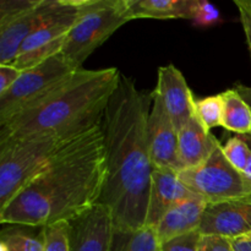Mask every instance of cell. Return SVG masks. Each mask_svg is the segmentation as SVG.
I'll return each mask as SVG.
<instances>
[{"mask_svg": "<svg viewBox=\"0 0 251 251\" xmlns=\"http://www.w3.org/2000/svg\"><path fill=\"white\" fill-rule=\"evenodd\" d=\"M153 92L162 100L178 131L195 117L196 100L181 71L173 64L158 69Z\"/></svg>", "mask_w": 251, "mask_h": 251, "instance_id": "13", "label": "cell"}, {"mask_svg": "<svg viewBox=\"0 0 251 251\" xmlns=\"http://www.w3.org/2000/svg\"><path fill=\"white\" fill-rule=\"evenodd\" d=\"M196 0H126L130 20H193Z\"/></svg>", "mask_w": 251, "mask_h": 251, "instance_id": "17", "label": "cell"}, {"mask_svg": "<svg viewBox=\"0 0 251 251\" xmlns=\"http://www.w3.org/2000/svg\"><path fill=\"white\" fill-rule=\"evenodd\" d=\"M69 222H59L44 227V251H69Z\"/></svg>", "mask_w": 251, "mask_h": 251, "instance_id": "23", "label": "cell"}, {"mask_svg": "<svg viewBox=\"0 0 251 251\" xmlns=\"http://www.w3.org/2000/svg\"><path fill=\"white\" fill-rule=\"evenodd\" d=\"M152 93L123 76L102 119L105 181L98 203L110 210L115 228L145 227L153 171L147 137Z\"/></svg>", "mask_w": 251, "mask_h": 251, "instance_id": "1", "label": "cell"}, {"mask_svg": "<svg viewBox=\"0 0 251 251\" xmlns=\"http://www.w3.org/2000/svg\"><path fill=\"white\" fill-rule=\"evenodd\" d=\"M250 135H251V132H250Z\"/></svg>", "mask_w": 251, "mask_h": 251, "instance_id": "33", "label": "cell"}, {"mask_svg": "<svg viewBox=\"0 0 251 251\" xmlns=\"http://www.w3.org/2000/svg\"><path fill=\"white\" fill-rule=\"evenodd\" d=\"M122 74L117 68L80 69L48 95L0 125V141L55 135L76 137L102 124Z\"/></svg>", "mask_w": 251, "mask_h": 251, "instance_id": "3", "label": "cell"}, {"mask_svg": "<svg viewBox=\"0 0 251 251\" xmlns=\"http://www.w3.org/2000/svg\"><path fill=\"white\" fill-rule=\"evenodd\" d=\"M69 225V251H109L114 220L108 207L97 203Z\"/></svg>", "mask_w": 251, "mask_h": 251, "instance_id": "12", "label": "cell"}, {"mask_svg": "<svg viewBox=\"0 0 251 251\" xmlns=\"http://www.w3.org/2000/svg\"><path fill=\"white\" fill-rule=\"evenodd\" d=\"M109 251H161V242L153 227L145 226L137 229L114 227Z\"/></svg>", "mask_w": 251, "mask_h": 251, "instance_id": "19", "label": "cell"}, {"mask_svg": "<svg viewBox=\"0 0 251 251\" xmlns=\"http://www.w3.org/2000/svg\"><path fill=\"white\" fill-rule=\"evenodd\" d=\"M129 21L126 0H78L77 17L61 54L82 69L86 59Z\"/></svg>", "mask_w": 251, "mask_h": 251, "instance_id": "5", "label": "cell"}, {"mask_svg": "<svg viewBox=\"0 0 251 251\" xmlns=\"http://www.w3.org/2000/svg\"><path fill=\"white\" fill-rule=\"evenodd\" d=\"M201 238L200 230L188 233L161 243V251H199Z\"/></svg>", "mask_w": 251, "mask_h": 251, "instance_id": "24", "label": "cell"}, {"mask_svg": "<svg viewBox=\"0 0 251 251\" xmlns=\"http://www.w3.org/2000/svg\"><path fill=\"white\" fill-rule=\"evenodd\" d=\"M202 235L240 239L251 234V195L208 203L200 226Z\"/></svg>", "mask_w": 251, "mask_h": 251, "instance_id": "11", "label": "cell"}, {"mask_svg": "<svg viewBox=\"0 0 251 251\" xmlns=\"http://www.w3.org/2000/svg\"><path fill=\"white\" fill-rule=\"evenodd\" d=\"M218 144V140L194 117L178 131L179 158L184 171L198 168L205 163Z\"/></svg>", "mask_w": 251, "mask_h": 251, "instance_id": "16", "label": "cell"}, {"mask_svg": "<svg viewBox=\"0 0 251 251\" xmlns=\"http://www.w3.org/2000/svg\"><path fill=\"white\" fill-rule=\"evenodd\" d=\"M207 205L205 199L194 195L172 207L156 226L159 242H167L200 229Z\"/></svg>", "mask_w": 251, "mask_h": 251, "instance_id": "15", "label": "cell"}, {"mask_svg": "<svg viewBox=\"0 0 251 251\" xmlns=\"http://www.w3.org/2000/svg\"><path fill=\"white\" fill-rule=\"evenodd\" d=\"M22 70L17 69L16 66L9 64V65H0V95L6 92L9 88L15 85L20 78Z\"/></svg>", "mask_w": 251, "mask_h": 251, "instance_id": "28", "label": "cell"}, {"mask_svg": "<svg viewBox=\"0 0 251 251\" xmlns=\"http://www.w3.org/2000/svg\"><path fill=\"white\" fill-rule=\"evenodd\" d=\"M232 244L234 251H251V240L245 239V238L233 239Z\"/></svg>", "mask_w": 251, "mask_h": 251, "instance_id": "29", "label": "cell"}, {"mask_svg": "<svg viewBox=\"0 0 251 251\" xmlns=\"http://www.w3.org/2000/svg\"><path fill=\"white\" fill-rule=\"evenodd\" d=\"M222 149L230 164L244 174L251 156V147L244 135H234L222 145Z\"/></svg>", "mask_w": 251, "mask_h": 251, "instance_id": "22", "label": "cell"}, {"mask_svg": "<svg viewBox=\"0 0 251 251\" xmlns=\"http://www.w3.org/2000/svg\"><path fill=\"white\" fill-rule=\"evenodd\" d=\"M234 88L240 93V96H242V97L244 98L248 103H249L250 107H251V87L250 86H245V85H240V83H238V85H235Z\"/></svg>", "mask_w": 251, "mask_h": 251, "instance_id": "30", "label": "cell"}, {"mask_svg": "<svg viewBox=\"0 0 251 251\" xmlns=\"http://www.w3.org/2000/svg\"><path fill=\"white\" fill-rule=\"evenodd\" d=\"M78 12V0H49L39 26L24 42L12 65L29 70L61 53Z\"/></svg>", "mask_w": 251, "mask_h": 251, "instance_id": "6", "label": "cell"}, {"mask_svg": "<svg viewBox=\"0 0 251 251\" xmlns=\"http://www.w3.org/2000/svg\"><path fill=\"white\" fill-rule=\"evenodd\" d=\"M147 137L153 167L180 173L184 167L179 158L178 130L172 122L161 98L152 92V105L147 119Z\"/></svg>", "mask_w": 251, "mask_h": 251, "instance_id": "10", "label": "cell"}, {"mask_svg": "<svg viewBox=\"0 0 251 251\" xmlns=\"http://www.w3.org/2000/svg\"><path fill=\"white\" fill-rule=\"evenodd\" d=\"M245 239H249V240H251V234H250V235H248V237H245Z\"/></svg>", "mask_w": 251, "mask_h": 251, "instance_id": "32", "label": "cell"}, {"mask_svg": "<svg viewBox=\"0 0 251 251\" xmlns=\"http://www.w3.org/2000/svg\"><path fill=\"white\" fill-rule=\"evenodd\" d=\"M105 181L102 125L74 139L48 168L4 208L0 223L47 227L70 222L97 205Z\"/></svg>", "mask_w": 251, "mask_h": 251, "instance_id": "2", "label": "cell"}, {"mask_svg": "<svg viewBox=\"0 0 251 251\" xmlns=\"http://www.w3.org/2000/svg\"><path fill=\"white\" fill-rule=\"evenodd\" d=\"M49 0L0 1V65L14 64L20 48L39 26Z\"/></svg>", "mask_w": 251, "mask_h": 251, "instance_id": "9", "label": "cell"}, {"mask_svg": "<svg viewBox=\"0 0 251 251\" xmlns=\"http://www.w3.org/2000/svg\"><path fill=\"white\" fill-rule=\"evenodd\" d=\"M0 251H7V249H6V248L4 247V245L0 244Z\"/></svg>", "mask_w": 251, "mask_h": 251, "instance_id": "31", "label": "cell"}, {"mask_svg": "<svg viewBox=\"0 0 251 251\" xmlns=\"http://www.w3.org/2000/svg\"><path fill=\"white\" fill-rule=\"evenodd\" d=\"M76 137L42 135L0 141V210Z\"/></svg>", "mask_w": 251, "mask_h": 251, "instance_id": "4", "label": "cell"}, {"mask_svg": "<svg viewBox=\"0 0 251 251\" xmlns=\"http://www.w3.org/2000/svg\"><path fill=\"white\" fill-rule=\"evenodd\" d=\"M194 195L196 194L180 180L179 173L168 168L153 167L145 226L156 228L172 207Z\"/></svg>", "mask_w": 251, "mask_h": 251, "instance_id": "14", "label": "cell"}, {"mask_svg": "<svg viewBox=\"0 0 251 251\" xmlns=\"http://www.w3.org/2000/svg\"><path fill=\"white\" fill-rule=\"evenodd\" d=\"M223 100L222 127L235 132V135H248L251 132V107L235 88L221 93Z\"/></svg>", "mask_w": 251, "mask_h": 251, "instance_id": "18", "label": "cell"}, {"mask_svg": "<svg viewBox=\"0 0 251 251\" xmlns=\"http://www.w3.org/2000/svg\"><path fill=\"white\" fill-rule=\"evenodd\" d=\"M199 251H234L232 239L218 235H202Z\"/></svg>", "mask_w": 251, "mask_h": 251, "instance_id": "26", "label": "cell"}, {"mask_svg": "<svg viewBox=\"0 0 251 251\" xmlns=\"http://www.w3.org/2000/svg\"><path fill=\"white\" fill-rule=\"evenodd\" d=\"M77 70L60 53L24 71L15 85L0 95V125L46 97Z\"/></svg>", "mask_w": 251, "mask_h": 251, "instance_id": "8", "label": "cell"}, {"mask_svg": "<svg viewBox=\"0 0 251 251\" xmlns=\"http://www.w3.org/2000/svg\"><path fill=\"white\" fill-rule=\"evenodd\" d=\"M0 244L7 251H44V227L6 225L0 233Z\"/></svg>", "mask_w": 251, "mask_h": 251, "instance_id": "20", "label": "cell"}, {"mask_svg": "<svg viewBox=\"0 0 251 251\" xmlns=\"http://www.w3.org/2000/svg\"><path fill=\"white\" fill-rule=\"evenodd\" d=\"M195 117L207 131L222 126L223 100L222 95L208 96L195 102Z\"/></svg>", "mask_w": 251, "mask_h": 251, "instance_id": "21", "label": "cell"}, {"mask_svg": "<svg viewBox=\"0 0 251 251\" xmlns=\"http://www.w3.org/2000/svg\"><path fill=\"white\" fill-rule=\"evenodd\" d=\"M180 180L208 203L223 202L251 195V179L230 164L218 144L207 161L179 173Z\"/></svg>", "mask_w": 251, "mask_h": 251, "instance_id": "7", "label": "cell"}, {"mask_svg": "<svg viewBox=\"0 0 251 251\" xmlns=\"http://www.w3.org/2000/svg\"><path fill=\"white\" fill-rule=\"evenodd\" d=\"M234 4L239 11L240 22L243 25V28H244L247 43L251 55V0H234Z\"/></svg>", "mask_w": 251, "mask_h": 251, "instance_id": "27", "label": "cell"}, {"mask_svg": "<svg viewBox=\"0 0 251 251\" xmlns=\"http://www.w3.org/2000/svg\"><path fill=\"white\" fill-rule=\"evenodd\" d=\"M220 11L215 5L207 1H202V0H196L195 11H194L191 21L195 22L196 25H200V26H210V25L220 21Z\"/></svg>", "mask_w": 251, "mask_h": 251, "instance_id": "25", "label": "cell"}]
</instances>
